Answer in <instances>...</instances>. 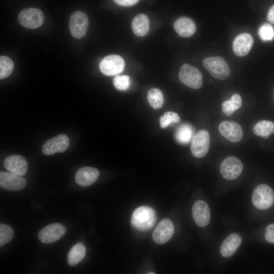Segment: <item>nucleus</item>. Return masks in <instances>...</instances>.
<instances>
[{
	"instance_id": "nucleus-1",
	"label": "nucleus",
	"mask_w": 274,
	"mask_h": 274,
	"mask_svg": "<svg viewBox=\"0 0 274 274\" xmlns=\"http://www.w3.org/2000/svg\"><path fill=\"white\" fill-rule=\"evenodd\" d=\"M156 221V214L153 209L148 206H142L136 208L131 217V225L139 231L150 229Z\"/></svg>"
},
{
	"instance_id": "nucleus-2",
	"label": "nucleus",
	"mask_w": 274,
	"mask_h": 274,
	"mask_svg": "<svg viewBox=\"0 0 274 274\" xmlns=\"http://www.w3.org/2000/svg\"><path fill=\"white\" fill-rule=\"evenodd\" d=\"M202 64L204 68L214 78L224 80L230 74V70L226 60L220 56L205 58Z\"/></svg>"
},
{
	"instance_id": "nucleus-3",
	"label": "nucleus",
	"mask_w": 274,
	"mask_h": 274,
	"mask_svg": "<svg viewBox=\"0 0 274 274\" xmlns=\"http://www.w3.org/2000/svg\"><path fill=\"white\" fill-rule=\"evenodd\" d=\"M252 200L254 206L259 210H266L274 202V192L266 184L257 186L253 191Z\"/></svg>"
},
{
	"instance_id": "nucleus-4",
	"label": "nucleus",
	"mask_w": 274,
	"mask_h": 274,
	"mask_svg": "<svg viewBox=\"0 0 274 274\" xmlns=\"http://www.w3.org/2000/svg\"><path fill=\"white\" fill-rule=\"evenodd\" d=\"M179 78L182 83L191 88L198 89L202 85V76L200 72L187 63L181 67Z\"/></svg>"
},
{
	"instance_id": "nucleus-5",
	"label": "nucleus",
	"mask_w": 274,
	"mask_h": 274,
	"mask_svg": "<svg viewBox=\"0 0 274 274\" xmlns=\"http://www.w3.org/2000/svg\"><path fill=\"white\" fill-rule=\"evenodd\" d=\"M18 20L21 25L25 28L36 29L43 24L44 15L41 10L29 8L20 12L18 16Z\"/></svg>"
},
{
	"instance_id": "nucleus-6",
	"label": "nucleus",
	"mask_w": 274,
	"mask_h": 274,
	"mask_svg": "<svg viewBox=\"0 0 274 274\" xmlns=\"http://www.w3.org/2000/svg\"><path fill=\"white\" fill-rule=\"evenodd\" d=\"M88 24V19L85 13L80 11L74 12L69 20V29L71 35L76 39L83 38L86 33Z\"/></svg>"
},
{
	"instance_id": "nucleus-7",
	"label": "nucleus",
	"mask_w": 274,
	"mask_h": 274,
	"mask_svg": "<svg viewBox=\"0 0 274 274\" xmlns=\"http://www.w3.org/2000/svg\"><path fill=\"white\" fill-rule=\"evenodd\" d=\"M124 61L118 55L106 56L100 62L99 67L101 72L108 76L117 75L124 70Z\"/></svg>"
},
{
	"instance_id": "nucleus-8",
	"label": "nucleus",
	"mask_w": 274,
	"mask_h": 274,
	"mask_svg": "<svg viewBox=\"0 0 274 274\" xmlns=\"http://www.w3.org/2000/svg\"><path fill=\"white\" fill-rule=\"evenodd\" d=\"M243 168L242 161L236 157L230 156L221 162L220 171L222 176L225 179H236L241 175Z\"/></svg>"
},
{
	"instance_id": "nucleus-9",
	"label": "nucleus",
	"mask_w": 274,
	"mask_h": 274,
	"mask_svg": "<svg viewBox=\"0 0 274 274\" xmlns=\"http://www.w3.org/2000/svg\"><path fill=\"white\" fill-rule=\"evenodd\" d=\"M210 144V135L206 130H200L194 136L191 145V152L196 158L204 157L208 152Z\"/></svg>"
},
{
	"instance_id": "nucleus-10",
	"label": "nucleus",
	"mask_w": 274,
	"mask_h": 274,
	"mask_svg": "<svg viewBox=\"0 0 274 274\" xmlns=\"http://www.w3.org/2000/svg\"><path fill=\"white\" fill-rule=\"evenodd\" d=\"M65 232L66 229L62 224L52 223L42 228L39 233L38 237L43 243H51L62 237Z\"/></svg>"
},
{
	"instance_id": "nucleus-11",
	"label": "nucleus",
	"mask_w": 274,
	"mask_h": 274,
	"mask_svg": "<svg viewBox=\"0 0 274 274\" xmlns=\"http://www.w3.org/2000/svg\"><path fill=\"white\" fill-rule=\"evenodd\" d=\"M69 144V139L65 134H59L45 142L42 147V152L46 155L63 152L67 149Z\"/></svg>"
},
{
	"instance_id": "nucleus-12",
	"label": "nucleus",
	"mask_w": 274,
	"mask_h": 274,
	"mask_svg": "<svg viewBox=\"0 0 274 274\" xmlns=\"http://www.w3.org/2000/svg\"><path fill=\"white\" fill-rule=\"evenodd\" d=\"M174 233V226L168 219H162L157 225L152 234V238L157 244H163L167 242Z\"/></svg>"
},
{
	"instance_id": "nucleus-13",
	"label": "nucleus",
	"mask_w": 274,
	"mask_h": 274,
	"mask_svg": "<svg viewBox=\"0 0 274 274\" xmlns=\"http://www.w3.org/2000/svg\"><path fill=\"white\" fill-rule=\"evenodd\" d=\"M26 185V180L22 176L11 173H0V186L2 188L11 191H18Z\"/></svg>"
},
{
	"instance_id": "nucleus-14",
	"label": "nucleus",
	"mask_w": 274,
	"mask_h": 274,
	"mask_svg": "<svg viewBox=\"0 0 274 274\" xmlns=\"http://www.w3.org/2000/svg\"><path fill=\"white\" fill-rule=\"evenodd\" d=\"M220 133L226 139L233 143L241 141L243 132L241 126L232 121L221 122L218 127Z\"/></svg>"
},
{
	"instance_id": "nucleus-15",
	"label": "nucleus",
	"mask_w": 274,
	"mask_h": 274,
	"mask_svg": "<svg viewBox=\"0 0 274 274\" xmlns=\"http://www.w3.org/2000/svg\"><path fill=\"white\" fill-rule=\"evenodd\" d=\"M192 216L195 223L199 227L206 226L210 220V210L208 204L204 201H196L192 209Z\"/></svg>"
},
{
	"instance_id": "nucleus-16",
	"label": "nucleus",
	"mask_w": 274,
	"mask_h": 274,
	"mask_svg": "<svg viewBox=\"0 0 274 274\" xmlns=\"http://www.w3.org/2000/svg\"><path fill=\"white\" fill-rule=\"evenodd\" d=\"M252 36L247 33L238 35L234 39L232 44V50L238 56H244L250 51L253 44Z\"/></svg>"
},
{
	"instance_id": "nucleus-17",
	"label": "nucleus",
	"mask_w": 274,
	"mask_h": 274,
	"mask_svg": "<svg viewBox=\"0 0 274 274\" xmlns=\"http://www.w3.org/2000/svg\"><path fill=\"white\" fill-rule=\"evenodd\" d=\"M4 165L9 172L22 176L26 174L28 167L26 160L18 155L7 157L4 161Z\"/></svg>"
},
{
	"instance_id": "nucleus-18",
	"label": "nucleus",
	"mask_w": 274,
	"mask_h": 274,
	"mask_svg": "<svg viewBox=\"0 0 274 274\" xmlns=\"http://www.w3.org/2000/svg\"><path fill=\"white\" fill-rule=\"evenodd\" d=\"M99 173L98 170L92 167H83L76 173L75 180L81 186L87 187L94 183L98 179Z\"/></svg>"
},
{
	"instance_id": "nucleus-19",
	"label": "nucleus",
	"mask_w": 274,
	"mask_h": 274,
	"mask_svg": "<svg viewBox=\"0 0 274 274\" xmlns=\"http://www.w3.org/2000/svg\"><path fill=\"white\" fill-rule=\"evenodd\" d=\"M242 237L236 233H233L228 235L222 243L220 252L224 257L232 256L242 243Z\"/></svg>"
},
{
	"instance_id": "nucleus-20",
	"label": "nucleus",
	"mask_w": 274,
	"mask_h": 274,
	"mask_svg": "<svg viewBox=\"0 0 274 274\" xmlns=\"http://www.w3.org/2000/svg\"><path fill=\"white\" fill-rule=\"evenodd\" d=\"M174 27L182 37L192 36L196 30V26L192 19L187 17H180L174 22Z\"/></svg>"
},
{
	"instance_id": "nucleus-21",
	"label": "nucleus",
	"mask_w": 274,
	"mask_h": 274,
	"mask_svg": "<svg viewBox=\"0 0 274 274\" xmlns=\"http://www.w3.org/2000/svg\"><path fill=\"white\" fill-rule=\"evenodd\" d=\"M131 28L133 33L138 37L145 36L149 29V22L148 17L143 14H139L134 17Z\"/></svg>"
},
{
	"instance_id": "nucleus-22",
	"label": "nucleus",
	"mask_w": 274,
	"mask_h": 274,
	"mask_svg": "<svg viewBox=\"0 0 274 274\" xmlns=\"http://www.w3.org/2000/svg\"><path fill=\"white\" fill-rule=\"evenodd\" d=\"M86 247L81 243L74 246L68 252L67 260L68 264L75 266L78 264L85 257Z\"/></svg>"
},
{
	"instance_id": "nucleus-23",
	"label": "nucleus",
	"mask_w": 274,
	"mask_h": 274,
	"mask_svg": "<svg viewBox=\"0 0 274 274\" xmlns=\"http://www.w3.org/2000/svg\"><path fill=\"white\" fill-rule=\"evenodd\" d=\"M255 134L267 139L274 132V122L268 120H262L257 122L253 127Z\"/></svg>"
},
{
	"instance_id": "nucleus-24",
	"label": "nucleus",
	"mask_w": 274,
	"mask_h": 274,
	"mask_svg": "<svg viewBox=\"0 0 274 274\" xmlns=\"http://www.w3.org/2000/svg\"><path fill=\"white\" fill-rule=\"evenodd\" d=\"M193 129L191 125L184 123L181 124L177 129L175 137L180 144L185 145L188 143L191 139Z\"/></svg>"
},
{
	"instance_id": "nucleus-25",
	"label": "nucleus",
	"mask_w": 274,
	"mask_h": 274,
	"mask_svg": "<svg viewBox=\"0 0 274 274\" xmlns=\"http://www.w3.org/2000/svg\"><path fill=\"white\" fill-rule=\"evenodd\" d=\"M147 99L151 107L154 109L161 108L163 104L162 93L157 88H151L148 91Z\"/></svg>"
},
{
	"instance_id": "nucleus-26",
	"label": "nucleus",
	"mask_w": 274,
	"mask_h": 274,
	"mask_svg": "<svg viewBox=\"0 0 274 274\" xmlns=\"http://www.w3.org/2000/svg\"><path fill=\"white\" fill-rule=\"evenodd\" d=\"M14 69L13 61L8 57L2 55L0 57V79H3L9 76Z\"/></svg>"
},
{
	"instance_id": "nucleus-27",
	"label": "nucleus",
	"mask_w": 274,
	"mask_h": 274,
	"mask_svg": "<svg viewBox=\"0 0 274 274\" xmlns=\"http://www.w3.org/2000/svg\"><path fill=\"white\" fill-rule=\"evenodd\" d=\"M181 120L179 115L174 112H166L159 119L160 126L165 128L171 124L179 123Z\"/></svg>"
},
{
	"instance_id": "nucleus-28",
	"label": "nucleus",
	"mask_w": 274,
	"mask_h": 274,
	"mask_svg": "<svg viewBox=\"0 0 274 274\" xmlns=\"http://www.w3.org/2000/svg\"><path fill=\"white\" fill-rule=\"evenodd\" d=\"M258 34L262 41H271L274 38V29L270 24L265 23L259 28Z\"/></svg>"
},
{
	"instance_id": "nucleus-29",
	"label": "nucleus",
	"mask_w": 274,
	"mask_h": 274,
	"mask_svg": "<svg viewBox=\"0 0 274 274\" xmlns=\"http://www.w3.org/2000/svg\"><path fill=\"white\" fill-rule=\"evenodd\" d=\"M14 231L9 225L3 224L0 225V246L2 247L13 238Z\"/></svg>"
},
{
	"instance_id": "nucleus-30",
	"label": "nucleus",
	"mask_w": 274,
	"mask_h": 274,
	"mask_svg": "<svg viewBox=\"0 0 274 274\" xmlns=\"http://www.w3.org/2000/svg\"><path fill=\"white\" fill-rule=\"evenodd\" d=\"M113 84L115 88L119 90H125L130 85L129 77L127 75H118L113 80Z\"/></svg>"
},
{
	"instance_id": "nucleus-31",
	"label": "nucleus",
	"mask_w": 274,
	"mask_h": 274,
	"mask_svg": "<svg viewBox=\"0 0 274 274\" xmlns=\"http://www.w3.org/2000/svg\"><path fill=\"white\" fill-rule=\"evenodd\" d=\"M264 237L267 242L274 244V223L269 224L266 227Z\"/></svg>"
},
{
	"instance_id": "nucleus-32",
	"label": "nucleus",
	"mask_w": 274,
	"mask_h": 274,
	"mask_svg": "<svg viewBox=\"0 0 274 274\" xmlns=\"http://www.w3.org/2000/svg\"><path fill=\"white\" fill-rule=\"evenodd\" d=\"M221 110L223 114L228 116H231L235 111L229 100L223 102Z\"/></svg>"
},
{
	"instance_id": "nucleus-33",
	"label": "nucleus",
	"mask_w": 274,
	"mask_h": 274,
	"mask_svg": "<svg viewBox=\"0 0 274 274\" xmlns=\"http://www.w3.org/2000/svg\"><path fill=\"white\" fill-rule=\"evenodd\" d=\"M235 111L239 109L242 106V98L241 96L237 93L233 94L229 99Z\"/></svg>"
},
{
	"instance_id": "nucleus-34",
	"label": "nucleus",
	"mask_w": 274,
	"mask_h": 274,
	"mask_svg": "<svg viewBox=\"0 0 274 274\" xmlns=\"http://www.w3.org/2000/svg\"><path fill=\"white\" fill-rule=\"evenodd\" d=\"M118 5L122 6H131L136 4L139 0H114Z\"/></svg>"
},
{
	"instance_id": "nucleus-35",
	"label": "nucleus",
	"mask_w": 274,
	"mask_h": 274,
	"mask_svg": "<svg viewBox=\"0 0 274 274\" xmlns=\"http://www.w3.org/2000/svg\"><path fill=\"white\" fill-rule=\"evenodd\" d=\"M267 19L270 23L274 24V5H273L268 10Z\"/></svg>"
},
{
	"instance_id": "nucleus-36",
	"label": "nucleus",
	"mask_w": 274,
	"mask_h": 274,
	"mask_svg": "<svg viewBox=\"0 0 274 274\" xmlns=\"http://www.w3.org/2000/svg\"><path fill=\"white\" fill-rule=\"evenodd\" d=\"M148 273H149V274H150V273H152V274L153 273V274H154V273H154V272H149Z\"/></svg>"
}]
</instances>
